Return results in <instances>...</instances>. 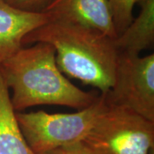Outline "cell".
Masks as SVG:
<instances>
[{"label": "cell", "instance_id": "obj_1", "mask_svg": "<svg viewBox=\"0 0 154 154\" xmlns=\"http://www.w3.org/2000/svg\"><path fill=\"white\" fill-rule=\"evenodd\" d=\"M0 75L12 91L11 105L17 112L44 105L82 110L99 94L83 91L69 82L57 65L54 48L45 42L22 46L1 64Z\"/></svg>", "mask_w": 154, "mask_h": 154}, {"label": "cell", "instance_id": "obj_2", "mask_svg": "<svg viewBox=\"0 0 154 154\" xmlns=\"http://www.w3.org/2000/svg\"><path fill=\"white\" fill-rule=\"evenodd\" d=\"M45 42L55 50L61 72L106 94L111 88L118 51L114 38L92 28L50 21L30 32L23 45Z\"/></svg>", "mask_w": 154, "mask_h": 154}, {"label": "cell", "instance_id": "obj_3", "mask_svg": "<svg viewBox=\"0 0 154 154\" xmlns=\"http://www.w3.org/2000/svg\"><path fill=\"white\" fill-rule=\"evenodd\" d=\"M106 107L105 96L99 93L93 104L74 113L16 111V116L29 148L34 154H44L83 141Z\"/></svg>", "mask_w": 154, "mask_h": 154}, {"label": "cell", "instance_id": "obj_4", "mask_svg": "<svg viewBox=\"0 0 154 154\" xmlns=\"http://www.w3.org/2000/svg\"><path fill=\"white\" fill-rule=\"evenodd\" d=\"M83 142L94 154H149L154 149V122L107 105Z\"/></svg>", "mask_w": 154, "mask_h": 154}, {"label": "cell", "instance_id": "obj_5", "mask_svg": "<svg viewBox=\"0 0 154 154\" xmlns=\"http://www.w3.org/2000/svg\"><path fill=\"white\" fill-rule=\"evenodd\" d=\"M103 94L107 105L131 110L154 122V54L118 53L113 84Z\"/></svg>", "mask_w": 154, "mask_h": 154}, {"label": "cell", "instance_id": "obj_6", "mask_svg": "<svg viewBox=\"0 0 154 154\" xmlns=\"http://www.w3.org/2000/svg\"><path fill=\"white\" fill-rule=\"evenodd\" d=\"M43 12L50 21L92 28L114 39L117 37L108 0H53Z\"/></svg>", "mask_w": 154, "mask_h": 154}, {"label": "cell", "instance_id": "obj_7", "mask_svg": "<svg viewBox=\"0 0 154 154\" xmlns=\"http://www.w3.org/2000/svg\"><path fill=\"white\" fill-rule=\"evenodd\" d=\"M50 21L45 13L21 11L0 3V66L23 46V39L30 32Z\"/></svg>", "mask_w": 154, "mask_h": 154}, {"label": "cell", "instance_id": "obj_8", "mask_svg": "<svg viewBox=\"0 0 154 154\" xmlns=\"http://www.w3.org/2000/svg\"><path fill=\"white\" fill-rule=\"evenodd\" d=\"M140 11L114 39L118 53L137 56L154 44V0H138Z\"/></svg>", "mask_w": 154, "mask_h": 154}, {"label": "cell", "instance_id": "obj_9", "mask_svg": "<svg viewBox=\"0 0 154 154\" xmlns=\"http://www.w3.org/2000/svg\"><path fill=\"white\" fill-rule=\"evenodd\" d=\"M10 95L0 75V154H34L21 132Z\"/></svg>", "mask_w": 154, "mask_h": 154}, {"label": "cell", "instance_id": "obj_10", "mask_svg": "<svg viewBox=\"0 0 154 154\" xmlns=\"http://www.w3.org/2000/svg\"><path fill=\"white\" fill-rule=\"evenodd\" d=\"M138 0H108L113 24L117 36L122 33L134 19L133 10Z\"/></svg>", "mask_w": 154, "mask_h": 154}, {"label": "cell", "instance_id": "obj_11", "mask_svg": "<svg viewBox=\"0 0 154 154\" xmlns=\"http://www.w3.org/2000/svg\"><path fill=\"white\" fill-rule=\"evenodd\" d=\"M53 0H5L7 5L21 11L40 13L51 5Z\"/></svg>", "mask_w": 154, "mask_h": 154}, {"label": "cell", "instance_id": "obj_12", "mask_svg": "<svg viewBox=\"0 0 154 154\" xmlns=\"http://www.w3.org/2000/svg\"><path fill=\"white\" fill-rule=\"evenodd\" d=\"M44 154H94L83 141L64 146L59 148L51 150Z\"/></svg>", "mask_w": 154, "mask_h": 154}, {"label": "cell", "instance_id": "obj_13", "mask_svg": "<svg viewBox=\"0 0 154 154\" xmlns=\"http://www.w3.org/2000/svg\"><path fill=\"white\" fill-rule=\"evenodd\" d=\"M149 154H154V149H152V150L149 152Z\"/></svg>", "mask_w": 154, "mask_h": 154}, {"label": "cell", "instance_id": "obj_14", "mask_svg": "<svg viewBox=\"0 0 154 154\" xmlns=\"http://www.w3.org/2000/svg\"><path fill=\"white\" fill-rule=\"evenodd\" d=\"M4 1H5V0H0V3H1V2H4Z\"/></svg>", "mask_w": 154, "mask_h": 154}]
</instances>
